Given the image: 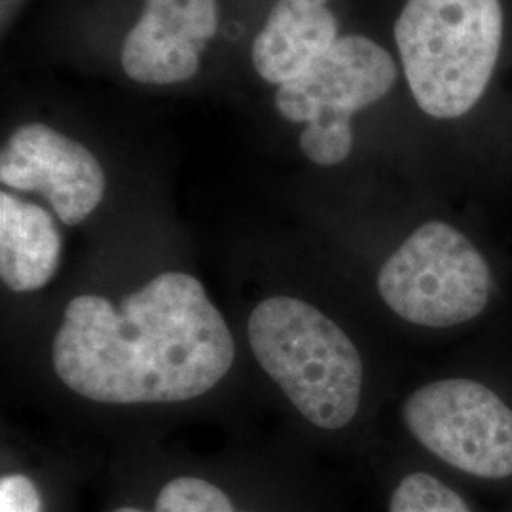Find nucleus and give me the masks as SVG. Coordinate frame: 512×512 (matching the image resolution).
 I'll use <instances>...</instances> for the list:
<instances>
[{"label":"nucleus","mask_w":512,"mask_h":512,"mask_svg":"<svg viewBox=\"0 0 512 512\" xmlns=\"http://www.w3.org/2000/svg\"><path fill=\"white\" fill-rule=\"evenodd\" d=\"M230 329L192 275H156L120 308L82 294L54 338L55 374L95 403H181L211 391L234 365Z\"/></svg>","instance_id":"1"},{"label":"nucleus","mask_w":512,"mask_h":512,"mask_svg":"<svg viewBox=\"0 0 512 512\" xmlns=\"http://www.w3.org/2000/svg\"><path fill=\"white\" fill-rule=\"evenodd\" d=\"M406 433L473 494L512 501V317L463 342V357L404 397Z\"/></svg>","instance_id":"2"},{"label":"nucleus","mask_w":512,"mask_h":512,"mask_svg":"<svg viewBox=\"0 0 512 512\" xmlns=\"http://www.w3.org/2000/svg\"><path fill=\"white\" fill-rule=\"evenodd\" d=\"M374 291L404 325L467 342L509 315L511 272L465 228L431 219L382 258Z\"/></svg>","instance_id":"3"},{"label":"nucleus","mask_w":512,"mask_h":512,"mask_svg":"<svg viewBox=\"0 0 512 512\" xmlns=\"http://www.w3.org/2000/svg\"><path fill=\"white\" fill-rule=\"evenodd\" d=\"M249 344L311 425L342 431L357 420L365 397L363 353L329 315L304 300L268 298L251 313Z\"/></svg>","instance_id":"4"},{"label":"nucleus","mask_w":512,"mask_h":512,"mask_svg":"<svg viewBox=\"0 0 512 512\" xmlns=\"http://www.w3.org/2000/svg\"><path fill=\"white\" fill-rule=\"evenodd\" d=\"M501 40L499 0H408L395 23L410 92L437 120L459 118L480 101Z\"/></svg>","instance_id":"5"},{"label":"nucleus","mask_w":512,"mask_h":512,"mask_svg":"<svg viewBox=\"0 0 512 512\" xmlns=\"http://www.w3.org/2000/svg\"><path fill=\"white\" fill-rule=\"evenodd\" d=\"M397 80L393 57L361 35L338 38L308 71L279 86L275 107L306 124L302 147L323 162H344L353 150L351 118L378 103Z\"/></svg>","instance_id":"6"},{"label":"nucleus","mask_w":512,"mask_h":512,"mask_svg":"<svg viewBox=\"0 0 512 512\" xmlns=\"http://www.w3.org/2000/svg\"><path fill=\"white\" fill-rule=\"evenodd\" d=\"M0 181L38 192L65 226L88 219L105 196V173L84 145L46 124L19 126L2 148Z\"/></svg>","instance_id":"7"},{"label":"nucleus","mask_w":512,"mask_h":512,"mask_svg":"<svg viewBox=\"0 0 512 512\" xmlns=\"http://www.w3.org/2000/svg\"><path fill=\"white\" fill-rule=\"evenodd\" d=\"M219 16V0H145L124 40V73L148 86L190 80L219 29Z\"/></svg>","instance_id":"8"},{"label":"nucleus","mask_w":512,"mask_h":512,"mask_svg":"<svg viewBox=\"0 0 512 512\" xmlns=\"http://www.w3.org/2000/svg\"><path fill=\"white\" fill-rule=\"evenodd\" d=\"M338 40V21L327 6L277 0L251 48L256 73L283 86L298 78Z\"/></svg>","instance_id":"9"},{"label":"nucleus","mask_w":512,"mask_h":512,"mask_svg":"<svg viewBox=\"0 0 512 512\" xmlns=\"http://www.w3.org/2000/svg\"><path fill=\"white\" fill-rule=\"evenodd\" d=\"M61 234L46 209L14 194H0V275L8 289L33 293L54 277Z\"/></svg>","instance_id":"10"},{"label":"nucleus","mask_w":512,"mask_h":512,"mask_svg":"<svg viewBox=\"0 0 512 512\" xmlns=\"http://www.w3.org/2000/svg\"><path fill=\"white\" fill-rule=\"evenodd\" d=\"M387 512H494L478 503L476 494L439 469L412 467L401 473L391 486ZM495 512H512V501Z\"/></svg>","instance_id":"11"},{"label":"nucleus","mask_w":512,"mask_h":512,"mask_svg":"<svg viewBox=\"0 0 512 512\" xmlns=\"http://www.w3.org/2000/svg\"><path fill=\"white\" fill-rule=\"evenodd\" d=\"M152 512H243L228 494L198 476H177L158 492Z\"/></svg>","instance_id":"12"},{"label":"nucleus","mask_w":512,"mask_h":512,"mask_svg":"<svg viewBox=\"0 0 512 512\" xmlns=\"http://www.w3.org/2000/svg\"><path fill=\"white\" fill-rule=\"evenodd\" d=\"M0 512H42L37 484L29 476L19 473L2 476Z\"/></svg>","instance_id":"13"},{"label":"nucleus","mask_w":512,"mask_h":512,"mask_svg":"<svg viewBox=\"0 0 512 512\" xmlns=\"http://www.w3.org/2000/svg\"><path fill=\"white\" fill-rule=\"evenodd\" d=\"M294 4H304V6H327V0H291Z\"/></svg>","instance_id":"14"},{"label":"nucleus","mask_w":512,"mask_h":512,"mask_svg":"<svg viewBox=\"0 0 512 512\" xmlns=\"http://www.w3.org/2000/svg\"><path fill=\"white\" fill-rule=\"evenodd\" d=\"M112 512H147L143 511V509H139V507H120V509H114Z\"/></svg>","instance_id":"15"}]
</instances>
